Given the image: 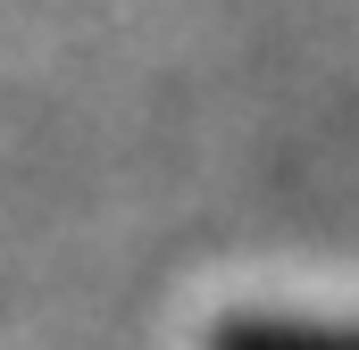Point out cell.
<instances>
[{
  "label": "cell",
  "instance_id": "obj_1",
  "mask_svg": "<svg viewBox=\"0 0 359 350\" xmlns=\"http://www.w3.org/2000/svg\"><path fill=\"white\" fill-rule=\"evenodd\" d=\"M209 350H359V326H326V317H226Z\"/></svg>",
  "mask_w": 359,
  "mask_h": 350
}]
</instances>
